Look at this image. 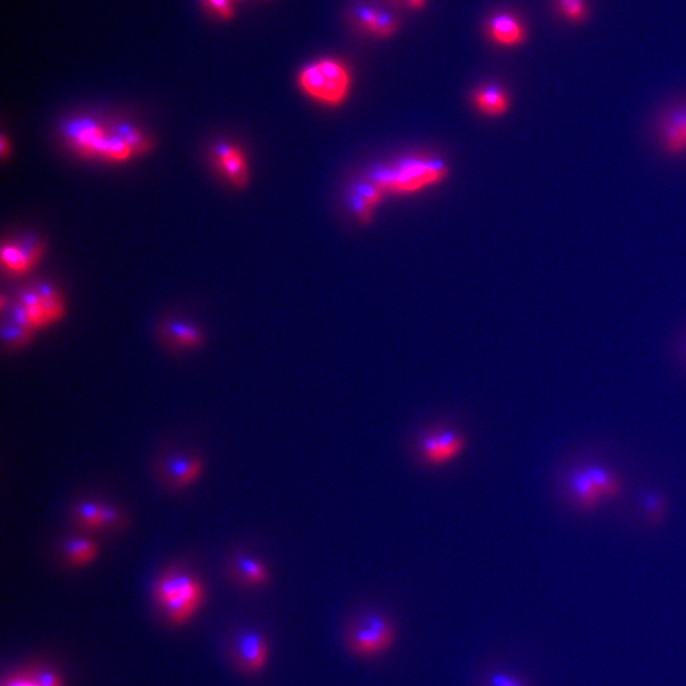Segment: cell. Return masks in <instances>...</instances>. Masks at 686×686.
Instances as JSON below:
<instances>
[{"instance_id":"cell-1","label":"cell","mask_w":686,"mask_h":686,"mask_svg":"<svg viewBox=\"0 0 686 686\" xmlns=\"http://www.w3.org/2000/svg\"><path fill=\"white\" fill-rule=\"evenodd\" d=\"M449 175L444 161L432 157H407L371 172L369 181L385 195H412L439 185Z\"/></svg>"},{"instance_id":"cell-2","label":"cell","mask_w":686,"mask_h":686,"mask_svg":"<svg viewBox=\"0 0 686 686\" xmlns=\"http://www.w3.org/2000/svg\"><path fill=\"white\" fill-rule=\"evenodd\" d=\"M397 624L378 610L357 615L343 632V646L349 655L359 660H374L396 646Z\"/></svg>"},{"instance_id":"cell-3","label":"cell","mask_w":686,"mask_h":686,"mask_svg":"<svg viewBox=\"0 0 686 686\" xmlns=\"http://www.w3.org/2000/svg\"><path fill=\"white\" fill-rule=\"evenodd\" d=\"M305 95L327 106H340L351 89V74L340 61L323 59L307 65L299 73Z\"/></svg>"},{"instance_id":"cell-4","label":"cell","mask_w":686,"mask_h":686,"mask_svg":"<svg viewBox=\"0 0 686 686\" xmlns=\"http://www.w3.org/2000/svg\"><path fill=\"white\" fill-rule=\"evenodd\" d=\"M65 136L72 147L87 157H98L111 162H125L133 157V150L119 135L107 134L96 121L82 119L65 126Z\"/></svg>"},{"instance_id":"cell-5","label":"cell","mask_w":686,"mask_h":686,"mask_svg":"<svg viewBox=\"0 0 686 686\" xmlns=\"http://www.w3.org/2000/svg\"><path fill=\"white\" fill-rule=\"evenodd\" d=\"M467 449L462 431L450 426H434L417 436L415 453L418 462L429 468H443L458 460Z\"/></svg>"},{"instance_id":"cell-6","label":"cell","mask_w":686,"mask_h":686,"mask_svg":"<svg viewBox=\"0 0 686 686\" xmlns=\"http://www.w3.org/2000/svg\"><path fill=\"white\" fill-rule=\"evenodd\" d=\"M155 599L159 604L166 603L169 599L182 596L190 600L202 603L204 599V589L200 581L190 573L172 571L161 577L155 585Z\"/></svg>"},{"instance_id":"cell-7","label":"cell","mask_w":686,"mask_h":686,"mask_svg":"<svg viewBox=\"0 0 686 686\" xmlns=\"http://www.w3.org/2000/svg\"><path fill=\"white\" fill-rule=\"evenodd\" d=\"M239 664L248 674H258L265 669L269 661V642L257 631H246L239 634L236 643Z\"/></svg>"},{"instance_id":"cell-8","label":"cell","mask_w":686,"mask_h":686,"mask_svg":"<svg viewBox=\"0 0 686 686\" xmlns=\"http://www.w3.org/2000/svg\"><path fill=\"white\" fill-rule=\"evenodd\" d=\"M567 488L573 505L582 512H594L604 501L598 487L587 473L585 465L573 468L568 474Z\"/></svg>"},{"instance_id":"cell-9","label":"cell","mask_w":686,"mask_h":686,"mask_svg":"<svg viewBox=\"0 0 686 686\" xmlns=\"http://www.w3.org/2000/svg\"><path fill=\"white\" fill-rule=\"evenodd\" d=\"M662 148L674 157L686 153V107L667 111L659 120Z\"/></svg>"},{"instance_id":"cell-10","label":"cell","mask_w":686,"mask_h":686,"mask_svg":"<svg viewBox=\"0 0 686 686\" xmlns=\"http://www.w3.org/2000/svg\"><path fill=\"white\" fill-rule=\"evenodd\" d=\"M164 482L173 490H185L194 485L204 472V463L196 455H176L169 458L163 467Z\"/></svg>"},{"instance_id":"cell-11","label":"cell","mask_w":686,"mask_h":686,"mask_svg":"<svg viewBox=\"0 0 686 686\" xmlns=\"http://www.w3.org/2000/svg\"><path fill=\"white\" fill-rule=\"evenodd\" d=\"M216 166L222 169L224 176L232 185L243 187L248 181V163L243 150L229 143H218L214 147Z\"/></svg>"},{"instance_id":"cell-12","label":"cell","mask_w":686,"mask_h":686,"mask_svg":"<svg viewBox=\"0 0 686 686\" xmlns=\"http://www.w3.org/2000/svg\"><path fill=\"white\" fill-rule=\"evenodd\" d=\"M41 251V244L35 239L20 244H4L2 248L3 267L14 275L26 274L39 260Z\"/></svg>"},{"instance_id":"cell-13","label":"cell","mask_w":686,"mask_h":686,"mask_svg":"<svg viewBox=\"0 0 686 686\" xmlns=\"http://www.w3.org/2000/svg\"><path fill=\"white\" fill-rule=\"evenodd\" d=\"M384 192L373 182H364L351 191V209L361 223L368 224L382 204Z\"/></svg>"},{"instance_id":"cell-14","label":"cell","mask_w":686,"mask_h":686,"mask_svg":"<svg viewBox=\"0 0 686 686\" xmlns=\"http://www.w3.org/2000/svg\"><path fill=\"white\" fill-rule=\"evenodd\" d=\"M488 31L496 44L509 46V48L523 44L526 39L523 23L510 13L496 14L490 21Z\"/></svg>"},{"instance_id":"cell-15","label":"cell","mask_w":686,"mask_h":686,"mask_svg":"<svg viewBox=\"0 0 686 686\" xmlns=\"http://www.w3.org/2000/svg\"><path fill=\"white\" fill-rule=\"evenodd\" d=\"M474 106L485 116L500 117L509 112L510 97L504 88L490 84L477 89L473 95Z\"/></svg>"},{"instance_id":"cell-16","label":"cell","mask_w":686,"mask_h":686,"mask_svg":"<svg viewBox=\"0 0 686 686\" xmlns=\"http://www.w3.org/2000/svg\"><path fill=\"white\" fill-rule=\"evenodd\" d=\"M75 524L87 532L106 529L105 504L96 501L79 502L73 510Z\"/></svg>"},{"instance_id":"cell-17","label":"cell","mask_w":686,"mask_h":686,"mask_svg":"<svg viewBox=\"0 0 686 686\" xmlns=\"http://www.w3.org/2000/svg\"><path fill=\"white\" fill-rule=\"evenodd\" d=\"M164 331H166L168 340L177 349H197L204 342V336H202L199 328L195 327L194 324L173 321L167 323L166 330Z\"/></svg>"},{"instance_id":"cell-18","label":"cell","mask_w":686,"mask_h":686,"mask_svg":"<svg viewBox=\"0 0 686 686\" xmlns=\"http://www.w3.org/2000/svg\"><path fill=\"white\" fill-rule=\"evenodd\" d=\"M585 467L604 500H617L623 495L622 482L609 469L596 464L585 465Z\"/></svg>"},{"instance_id":"cell-19","label":"cell","mask_w":686,"mask_h":686,"mask_svg":"<svg viewBox=\"0 0 686 686\" xmlns=\"http://www.w3.org/2000/svg\"><path fill=\"white\" fill-rule=\"evenodd\" d=\"M98 556V547L88 538H73L65 544V557L70 565L83 567L91 565Z\"/></svg>"},{"instance_id":"cell-20","label":"cell","mask_w":686,"mask_h":686,"mask_svg":"<svg viewBox=\"0 0 686 686\" xmlns=\"http://www.w3.org/2000/svg\"><path fill=\"white\" fill-rule=\"evenodd\" d=\"M236 568L238 576L249 586H263L270 580L269 568L257 558L238 557Z\"/></svg>"},{"instance_id":"cell-21","label":"cell","mask_w":686,"mask_h":686,"mask_svg":"<svg viewBox=\"0 0 686 686\" xmlns=\"http://www.w3.org/2000/svg\"><path fill=\"white\" fill-rule=\"evenodd\" d=\"M36 290L39 291L51 324L59 322L64 316L65 308L58 291L50 285H40Z\"/></svg>"},{"instance_id":"cell-22","label":"cell","mask_w":686,"mask_h":686,"mask_svg":"<svg viewBox=\"0 0 686 686\" xmlns=\"http://www.w3.org/2000/svg\"><path fill=\"white\" fill-rule=\"evenodd\" d=\"M35 332L27 330L18 326V324L11 321V323L3 324V342L4 345L11 350L22 349L28 342L31 341Z\"/></svg>"},{"instance_id":"cell-23","label":"cell","mask_w":686,"mask_h":686,"mask_svg":"<svg viewBox=\"0 0 686 686\" xmlns=\"http://www.w3.org/2000/svg\"><path fill=\"white\" fill-rule=\"evenodd\" d=\"M116 134L129 145L134 154L147 152L150 148L149 140L145 138L142 131L134 128V126L121 125L117 128Z\"/></svg>"},{"instance_id":"cell-24","label":"cell","mask_w":686,"mask_h":686,"mask_svg":"<svg viewBox=\"0 0 686 686\" xmlns=\"http://www.w3.org/2000/svg\"><path fill=\"white\" fill-rule=\"evenodd\" d=\"M482 686H530L521 676L510 671L495 670L483 676Z\"/></svg>"},{"instance_id":"cell-25","label":"cell","mask_w":686,"mask_h":686,"mask_svg":"<svg viewBox=\"0 0 686 686\" xmlns=\"http://www.w3.org/2000/svg\"><path fill=\"white\" fill-rule=\"evenodd\" d=\"M643 509H645L648 521L651 524H659L665 515V501L659 493L650 492L643 497Z\"/></svg>"},{"instance_id":"cell-26","label":"cell","mask_w":686,"mask_h":686,"mask_svg":"<svg viewBox=\"0 0 686 686\" xmlns=\"http://www.w3.org/2000/svg\"><path fill=\"white\" fill-rule=\"evenodd\" d=\"M557 6L567 21L577 23L584 20L587 9L585 0H557Z\"/></svg>"},{"instance_id":"cell-27","label":"cell","mask_w":686,"mask_h":686,"mask_svg":"<svg viewBox=\"0 0 686 686\" xmlns=\"http://www.w3.org/2000/svg\"><path fill=\"white\" fill-rule=\"evenodd\" d=\"M397 27V20L392 16L391 13L378 11L377 21H375L373 28V34L380 37H388L396 32Z\"/></svg>"},{"instance_id":"cell-28","label":"cell","mask_w":686,"mask_h":686,"mask_svg":"<svg viewBox=\"0 0 686 686\" xmlns=\"http://www.w3.org/2000/svg\"><path fill=\"white\" fill-rule=\"evenodd\" d=\"M377 14L378 11L369 7L357 9V17H359L361 23L366 27V30H369L370 32H373L375 21H377Z\"/></svg>"},{"instance_id":"cell-29","label":"cell","mask_w":686,"mask_h":686,"mask_svg":"<svg viewBox=\"0 0 686 686\" xmlns=\"http://www.w3.org/2000/svg\"><path fill=\"white\" fill-rule=\"evenodd\" d=\"M32 680L39 686H61L59 676L53 671H42Z\"/></svg>"},{"instance_id":"cell-30","label":"cell","mask_w":686,"mask_h":686,"mask_svg":"<svg viewBox=\"0 0 686 686\" xmlns=\"http://www.w3.org/2000/svg\"><path fill=\"white\" fill-rule=\"evenodd\" d=\"M211 6L215 8V11L224 18H230L233 16V9L230 7L229 0H209Z\"/></svg>"},{"instance_id":"cell-31","label":"cell","mask_w":686,"mask_h":686,"mask_svg":"<svg viewBox=\"0 0 686 686\" xmlns=\"http://www.w3.org/2000/svg\"><path fill=\"white\" fill-rule=\"evenodd\" d=\"M0 145H2V155H3V158H7V155H8L7 152H8V149H9V148H8V144H7L6 135H3V136H2V144H0Z\"/></svg>"},{"instance_id":"cell-32","label":"cell","mask_w":686,"mask_h":686,"mask_svg":"<svg viewBox=\"0 0 686 686\" xmlns=\"http://www.w3.org/2000/svg\"><path fill=\"white\" fill-rule=\"evenodd\" d=\"M408 3L413 8H421L425 6L426 0H408Z\"/></svg>"},{"instance_id":"cell-33","label":"cell","mask_w":686,"mask_h":686,"mask_svg":"<svg viewBox=\"0 0 686 686\" xmlns=\"http://www.w3.org/2000/svg\"><path fill=\"white\" fill-rule=\"evenodd\" d=\"M6 686H27V680H12Z\"/></svg>"},{"instance_id":"cell-34","label":"cell","mask_w":686,"mask_h":686,"mask_svg":"<svg viewBox=\"0 0 686 686\" xmlns=\"http://www.w3.org/2000/svg\"><path fill=\"white\" fill-rule=\"evenodd\" d=\"M27 686H39V685H37L34 680H27Z\"/></svg>"}]
</instances>
